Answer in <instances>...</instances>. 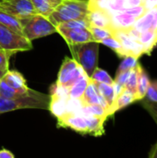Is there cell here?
Returning <instances> with one entry per match:
<instances>
[{
    "instance_id": "obj_26",
    "label": "cell",
    "mask_w": 157,
    "mask_h": 158,
    "mask_svg": "<svg viewBox=\"0 0 157 158\" xmlns=\"http://www.w3.org/2000/svg\"><path fill=\"white\" fill-rule=\"evenodd\" d=\"M139 62L137 66L130 70V76L127 80V82L125 84V88L131 92L135 97H136V92H137V84H138V77H139Z\"/></svg>"
},
{
    "instance_id": "obj_13",
    "label": "cell",
    "mask_w": 157,
    "mask_h": 158,
    "mask_svg": "<svg viewBox=\"0 0 157 158\" xmlns=\"http://www.w3.org/2000/svg\"><path fill=\"white\" fill-rule=\"evenodd\" d=\"M2 80L11 88L16 90L17 92L23 94L26 93L30 88L27 86L26 80L23 75L16 70H7L3 76Z\"/></svg>"
},
{
    "instance_id": "obj_40",
    "label": "cell",
    "mask_w": 157,
    "mask_h": 158,
    "mask_svg": "<svg viewBox=\"0 0 157 158\" xmlns=\"http://www.w3.org/2000/svg\"><path fill=\"white\" fill-rule=\"evenodd\" d=\"M0 158H14V155L6 149H2L0 150Z\"/></svg>"
},
{
    "instance_id": "obj_8",
    "label": "cell",
    "mask_w": 157,
    "mask_h": 158,
    "mask_svg": "<svg viewBox=\"0 0 157 158\" xmlns=\"http://www.w3.org/2000/svg\"><path fill=\"white\" fill-rule=\"evenodd\" d=\"M56 32L63 37V39L66 41L68 45L94 41L88 28L65 29V28L56 27Z\"/></svg>"
},
{
    "instance_id": "obj_37",
    "label": "cell",
    "mask_w": 157,
    "mask_h": 158,
    "mask_svg": "<svg viewBox=\"0 0 157 158\" xmlns=\"http://www.w3.org/2000/svg\"><path fill=\"white\" fill-rule=\"evenodd\" d=\"M143 6H144L145 11L147 10H151L154 8L157 7V0H145L143 3Z\"/></svg>"
},
{
    "instance_id": "obj_32",
    "label": "cell",
    "mask_w": 157,
    "mask_h": 158,
    "mask_svg": "<svg viewBox=\"0 0 157 158\" xmlns=\"http://www.w3.org/2000/svg\"><path fill=\"white\" fill-rule=\"evenodd\" d=\"M138 64V58L132 56H127L124 57L123 61L118 67V71H124V70H131L134 69Z\"/></svg>"
},
{
    "instance_id": "obj_10",
    "label": "cell",
    "mask_w": 157,
    "mask_h": 158,
    "mask_svg": "<svg viewBox=\"0 0 157 158\" xmlns=\"http://www.w3.org/2000/svg\"><path fill=\"white\" fill-rule=\"evenodd\" d=\"M114 36L120 42L126 56H132L136 58H139L142 55H144L143 44L139 41L132 40L123 30H115Z\"/></svg>"
},
{
    "instance_id": "obj_29",
    "label": "cell",
    "mask_w": 157,
    "mask_h": 158,
    "mask_svg": "<svg viewBox=\"0 0 157 158\" xmlns=\"http://www.w3.org/2000/svg\"><path fill=\"white\" fill-rule=\"evenodd\" d=\"M19 94H21L8 86L2 79L0 80V97L5 99H12L19 96Z\"/></svg>"
},
{
    "instance_id": "obj_25",
    "label": "cell",
    "mask_w": 157,
    "mask_h": 158,
    "mask_svg": "<svg viewBox=\"0 0 157 158\" xmlns=\"http://www.w3.org/2000/svg\"><path fill=\"white\" fill-rule=\"evenodd\" d=\"M100 44H103L104 45H105V46L111 48L113 51H115V52L118 54V56L119 57H125V56H125V53H124V50H123V48H122V45H121V44H120V42H119L114 35L109 36V37H107V38L102 40Z\"/></svg>"
},
{
    "instance_id": "obj_45",
    "label": "cell",
    "mask_w": 157,
    "mask_h": 158,
    "mask_svg": "<svg viewBox=\"0 0 157 158\" xmlns=\"http://www.w3.org/2000/svg\"><path fill=\"white\" fill-rule=\"evenodd\" d=\"M0 48H1V46H0Z\"/></svg>"
},
{
    "instance_id": "obj_2",
    "label": "cell",
    "mask_w": 157,
    "mask_h": 158,
    "mask_svg": "<svg viewBox=\"0 0 157 158\" xmlns=\"http://www.w3.org/2000/svg\"><path fill=\"white\" fill-rule=\"evenodd\" d=\"M99 45L100 43L95 41L68 45L72 58L84 69L89 78L92 77L93 71L98 67Z\"/></svg>"
},
{
    "instance_id": "obj_7",
    "label": "cell",
    "mask_w": 157,
    "mask_h": 158,
    "mask_svg": "<svg viewBox=\"0 0 157 158\" xmlns=\"http://www.w3.org/2000/svg\"><path fill=\"white\" fill-rule=\"evenodd\" d=\"M0 9L19 19L36 14L31 0H3L0 2Z\"/></svg>"
},
{
    "instance_id": "obj_31",
    "label": "cell",
    "mask_w": 157,
    "mask_h": 158,
    "mask_svg": "<svg viewBox=\"0 0 157 158\" xmlns=\"http://www.w3.org/2000/svg\"><path fill=\"white\" fill-rule=\"evenodd\" d=\"M14 54H16L15 51L0 48V70L7 71L9 69V59Z\"/></svg>"
},
{
    "instance_id": "obj_18",
    "label": "cell",
    "mask_w": 157,
    "mask_h": 158,
    "mask_svg": "<svg viewBox=\"0 0 157 158\" xmlns=\"http://www.w3.org/2000/svg\"><path fill=\"white\" fill-rule=\"evenodd\" d=\"M0 24L14 31L17 33L23 35L22 24H21L20 19L2 9H0Z\"/></svg>"
},
{
    "instance_id": "obj_41",
    "label": "cell",
    "mask_w": 157,
    "mask_h": 158,
    "mask_svg": "<svg viewBox=\"0 0 157 158\" xmlns=\"http://www.w3.org/2000/svg\"><path fill=\"white\" fill-rule=\"evenodd\" d=\"M149 157L150 158H157V143L152 147L150 153H149Z\"/></svg>"
},
{
    "instance_id": "obj_22",
    "label": "cell",
    "mask_w": 157,
    "mask_h": 158,
    "mask_svg": "<svg viewBox=\"0 0 157 158\" xmlns=\"http://www.w3.org/2000/svg\"><path fill=\"white\" fill-rule=\"evenodd\" d=\"M93 82L96 85L98 93L105 99V101L106 102V104L110 109V107L112 106V105L116 99L114 83L113 84H107V83H100V82H95V81H93ZM109 109H108V115H109Z\"/></svg>"
},
{
    "instance_id": "obj_27",
    "label": "cell",
    "mask_w": 157,
    "mask_h": 158,
    "mask_svg": "<svg viewBox=\"0 0 157 158\" xmlns=\"http://www.w3.org/2000/svg\"><path fill=\"white\" fill-rule=\"evenodd\" d=\"M89 30L93 37V40L95 42L101 43L102 40L114 35V31L111 29H106V28H99V27H93L91 26L89 27Z\"/></svg>"
},
{
    "instance_id": "obj_5",
    "label": "cell",
    "mask_w": 157,
    "mask_h": 158,
    "mask_svg": "<svg viewBox=\"0 0 157 158\" xmlns=\"http://www.w3.org/2000/svg\"><path fill=\"white\" fill-rule=\"evenodd\" d=\"M86 76L84 69L73 58L66 56L58 71L56 85L69 88L79 80Z\"/></svg>"
},
{
    "instance_id": "obj_12",
    "label": "cell",
    "mask_w": 157,
    "mask_h": 158,
    "mask_svg": "<svg viewBox=\"0 0 157 158\" xmlns=\"http://www.w3.org/2000/svg\"><path fill=\"white\" fill-rule=\"evenodd\" d=\"M86 18L89 21L90 27L93 26V27L106 28V29L113 30L111 14L105 10L91 9V10H89V13Z\"/></svg>"
},
{
    "instance_id": "obj_4",
    "label": "cell",
    "mask_w": 157,
    "mask_h": 158,
    "mask_svg": "<svg viewBox=\"0 0 157 158\" xmlns=\"http://www.w3.org/2000/svg\"><path fill=\"white\" fill-rule=\"evenodd\" d=\"M23 35L30 41L48 36L56 32V27L47 17L34 14L31 17L21 19Z\"/></svg>"
},
{
    "instance_id": "obj_11",
    "label": "cell",
    "mask_w": 157,
    "mask_h": 158,
    "mask_svg": "<svg viewBox=\"0 0 157 158\" xmlns=\"http://www.w3.org/2000/svg\"><path fill=\"white\" fill-rule=\"evenodd\" d=\"M80 103L81 105V106H88V105H95V104H99L102 106H104L107 112H108V106L106 104V102L105 101V99L100 95V94L98 93V90L96 88L95 83L90 79L89 83L85 89V92L82 95V97L80 99ZM109 116V115H108Z\"/></svg>"
},
{
    "instance_id": "obj_30",
    "label": "cell",
    "mask_w": 157,
    "mask_h": 158,
    "mask_svg": "<svg viewBox=\"0 0 157 158\" xmlns=\"http://www.w3.org/2000/svg\"><path fill=\"white\" fill-rule=\"evenodd\" d=\"M56 27L65 28V29H74V28H88L89 29L90 24H89L87 18H85V19H81L68 20V21H66V22L59 24Z\"/></svg>"
},
{
    "instance_id": "obj_33",
    "label": "cell",
    "mask_w": 157,
    "mask_h": 158,
    "mask_svg": "<svg viewBox=\"0 0 157 158\" xmlns=\"http://www.w3.org/2000/svg\"><path fill=\"white\" fill-rule=\"evenodd\" d=\"M143 99L149 102L157 103V80L150 81L149 87L147 89V92Z\"/></svg>"
},
{
    "instance_id": "obj_16",
    "label": "cell",
    "mask_w": 157,
    "mask_h": 158,
    "mask_svg": "<svg viewBox=\"0 0 157 158\" xmlns=\"http://www.w3.org/2000/svg\"><path fill=\"white\" fill-rule=\"evenodd\" d=\"M35 13L44 17H49L63 0H31Z\"/></svg>"
},
{
    "instance_id": "obj_39",
    "label": "cell",
    "mask_w": 157,
    "mask_h": 158,
    "mask_svg": "<svg viewBox=\"0 0 157 158\" xmlns=\"http://www.w3.org/2000/svg\"><path fill=\"white\" fill-rule=\"evenodd\" d=\"M150 30L157 31V7L155 8V10H154V17H153V20H152Z\"/></svg>"
},
{
    "instance_id": "obj_15",
    "label": "cell",
    "mask_w": 157,
    "mask_h": 158,
    "mask_svg": "<svg viewBox=\"0 0 157 158\" xmlns=\"http://www.w3.org/2000/svg\"><path fill=\"white\" fill-rule=\"evenodd\" d=\"M113 30H126L132 27L136 21V18L125 11L116 12L111 15Z\"/></svg>"
},
{
    "instance_id": "obj_28",
    "label": "cell",
    "mask_w": 157,
    "mask_h": 158,
    "mask_svg": "<svg viewBox=\"0 0 157 158\" xmlns=\"http://www.w3.org/2000/svg\"><path fill=\"white\" fill-rule=\"evenodd\" d=\"M90 79L93 81L100 82V83H107V84H113L114 83V80L112 79V77L105 70H104L98 67L95 69V70L93 71V73Z\"/></svg>"
},
{
    "instance_id": "obj_36",
    "label": "cell",
    "mask_w": 157,
    "mask_h": 158,
    "mask_svg": "<svg viewBox=\"0 0 157 158\" xmlns=\"http://www.w3.org/2000/svg\"><path fill=\"white\" fill-rule=\"evenodd\" d=\"M124 11L129 13L130 15L135 17L136 19H139L140 17H142L145 13V9H144V6H143V4L139 5V6H131V7L126 8Z\"/></svg>"
},
{
    "instance_id": "obj_3",
    "label": "cell",
    "mask_w": 157,
    "mask_h": 158,
    "mask_svg": "<svg viewBox=\"0 0 157 158\" xmlns=\"http://www.w3.org/2000/svg\"><path fill=\"white\" fill-rule=\"evenodd\" d=\"M88 13V0H63L48 19L56 27L68 20L85 19Z\"/></svg>"
},
{
    "instance_id": "obj_43",
    "label": "cell",
    "mask_w": 157,
    "mask_h": 158,
    "mask_svg": "<svg viewBox=\"0 0 157 158\" xmlns=\"http://www.w3.org/2000/svg\"><path fill=\"white\" fill-rule=\"evenodd\" d=\"M142 1H143V2H144V1H145V0H142Z\"/></svg>"
},
{
    "instance_id": "obj_38",
    "label": "cell",
    "mask_w": 157,
    "mask_h": 158,
    "mask_svg": "<svg viewBox=\"0 0 157 158\" xmlns=\"http://www.w3.org/2000/svg\"><path fill=\"white\" fill-rule=\"evenodd\" d=\"M125 3H126V8H129V7H131V6L142 5L143 1L142 0H125Z\"/></svg>"
},
{
    "instance_id": "obj_19",
    "label": "cell",
    "mask_w": 157,
    "mask_h": 158,
    "mask_svg": "<svg viewBox=\"0 0 157 158\" xmlns=\"http://www.w3.org/2000/svg\"><path fill=\"white\" fill-rule=\"evenodd\" d=\"M90 78L86 75L81 80H79L77 82H75L72 86H70L68 90V96L69 100L73 101H80V99L82 97L85 89L89 83Z\"/></svg>"
},
{
    "instance_id": "obj_1",
    "label": "cell",
    "mask_w": 157,
    "mask_h": 158,
    "mask_svg": "<svg viewBox=\"0 0 157 158\" xmlns=\"http://www.w3.org/2000/svg\"><path fill=\"white\" fill-rule=\"evenodd\" d=\"M50 100L51 96L29 89L26 93L12 99L0 97V114L25 108L48 109Z\"/></svg>"
},
{
    "instance_id": "obj_17",
    "label": "cell",
    "mask_w": 157,
    "mask_h": 158,
    "mask_svg": "<svg viewBox=\"0 0 157 158\" xmlns=\"http://www.w3.org/2000/svg\"><path fill=\"white\" fill-rule=\"evenodd\" d=\"M86 124H87V131L88 134H92L93 136L98 137L102 136L105 133L104 124L106 120L105 117H98V116H84Z\"/></svg>"
},
{
    "instance_id": "obj_21",
    "label": "cell",
    "mask_w": 157,
    "mask_h": 158,
    "mask_svg": "<svg viewBox=\"0 0 157 158\" xmlns=\"http://www.w3.org/2000/svg\"><path fill=\"white\" fill-rule=\"evenodd\" d=\"M150 81H151L149 79L147 72L144 70L143 66L139 64V77H138V84H137V92H136V101H141L144 98Z\"/></svg>"
},
{
    "instance_id": "obj_14",
    "label": "cell",
    "mask_w": 157,
    "mask_h": 158,
    "mask_svg": "<svg viewBox=\"0 0 157 158\" xmlns=\"http://www.w3.org/2000/svg\"><path fill=\"white\" fill-rule=\"evenodd\" d=\"M136 101V97L135 95L130 92L129 90H127L126 88L123 89V91L117 95L112 106L109 109V117L113 116L116 112H118V110L125 108L126 106H130V104H132L133 102Z\"/></svg>"
},
{
    "instance_id": "obj_44",
    "label": "cell",
    "mask_w": 157,
    "mask_h": 158,
    "mask_svg": "<svg viewBox=\"0 0 157 158\" xmlns=\"http://www.w3.org/2000/svg\"><path fill=\"white\" fill-rule=\"evenodd\" d=\"M2 1H3V0H0V2H2Z\"/></svg>"
},
{
    "instance_id": "obj_9",
    "label": "cell",
    "mask_w": 157,
    "mask_h": 158,
    "mask_svg": "<svg viewBox=\"0 0 157 158\" xmlns=\"http://www.w3.org/2000/svg\"><path fill=\"white\" fill-rule=\"evenodd\" d=\"M58 126L69 128L79 133L88 134L85 117L78 112H67L63 116L57 118Z\"/></svg>"
},
{
    "instance_id": "obj_23",
    "label": "cell",
    "mask_w": 157,
    "mask_h": 158,
    "mask_svg": "<svg viewBox=\"0 0 157 158\" xmlns=\"http://www.w3.org/2000/svg\"><path fill=\"white\" fill-rule=\"evenodd\" d=\"M78 113L83 116H98V117H105L106 118L109 117L107 110L99 104L83 106L80 108Z\"/></svg>"
},
{
    "instance_id": "obj_24",
    "label": "cell",
    "mask_w": 157,
    "mask_h": 158,
    "mask_svg": "<svg viewBox=\"0 0 157 158\" xmlns=\"http://www.w3.org/2000/svg\"><path fill=\"white\" fill-rule=\"evenodd\" d=\"M154 10H155V8L145 11V13L142 17H140L139 19H136L133 27L136 28L141 32L147 31V30H150L152 20H153V17H154Z\"/></svg>"
},
{
    "instance_id": "obj_34",
    "label": "cell",
    "mask_w": 157,
    "mask_h": 158,
    "mask_svg": "<svg viewBox=\"0 0 157 158\" xmlns=\"http://www.w3.org/2000/svg\"><path fill=\"white\" fill-rule=\"evenodd\" d=\"M143 107L150 114V116L153 118V119L155 121L157 125V103L155 102H149L147 100H141Z\"/></svg>"
},
{
    "instance_id": "obj_20",
    "label": "cell",
    "mask_w": 157,
    "mask_h": 158,
    "mask_svg": "<svg viewBox=\"0 0 157 158\" xmlns=\"http://www.w3.org/2000/svg\"><path fill=\"white\" fill-rule=\"evenodd\" d=\"M139 42L143 44L144 55H150L153 49L157 45V31L153 30L142 31Z\"/></svg>"
},
{
    "instance_id": "obj_42",
    "label": "cell",
    "mask_w": 157,
    "mask_h": 158,
    "mask_svg": "<svg viewBox=\"0 0 157 158\" xmlns=\"http://www.w3.org/2000/svg\"><path fill=\"white\" fill-rule=\"evenodd\" d=\"M6 71H3V70H0V80L3 78V76L5 75V73H6Z\"/></svg>"
},
{
    "instance_id": "obj_6",
    "label": "cell",
    "mask_w": 157,
    "mask_h": 158,
    "mask_svg": "<svg viewBox=\"0 0 157 158\" xmlns=\"http://www.w3.org/2000/svg\"><path fill=\"white\" fill-rule=\"evenodd\" d=\"M0 46L1 48L15 51L16 53L32 49L31 41L2 24H0Z\"/></svg>"
},
{
    "instance_id": "obj_35",
    "label": "cell",
    "mask_w": 157,
    "mask_h": 158,
    "mask_svg": "<svg viewBox=\"0 0 157 158\" xmlns=\"http://www.w3.org/2000/svg\"><path fill=\"white\" fill-rule=\"evenodd\" d=\"M130 70H124V71H117L116 78L114 80V84L120 86V87H125V84L127 82V80L130 76Z\"/></svg>"
}]
</instances>
